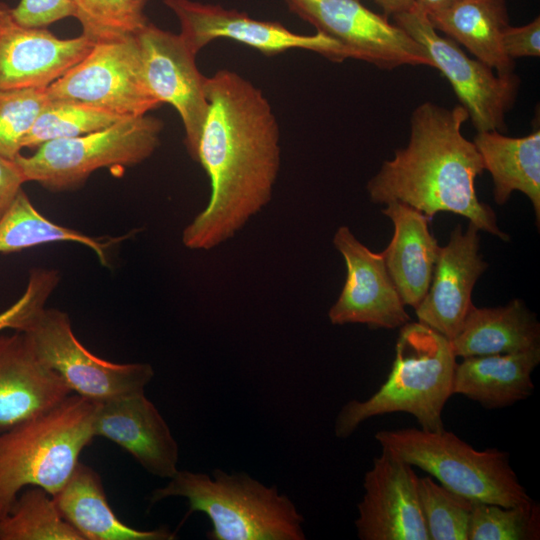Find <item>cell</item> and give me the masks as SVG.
<instances>
[{
	"label": "cell",
	"instance_id": "obj_3",
	"mask_svg": "<svg viewBox=\"0 0 540 540\" xmlns=\"http://www.w3.org/2000/svg\"><path fill=\"white\" fill-rule=\"evenodd\" d=\"M166 485L154 489L149 505L170 498L187 500L184 519L205 514L210 540H305L304 517L277 486L266 485L245 472L211 474L178 470Z\"/></svg>",
	"mask_w": 540,
	"mask_h": 540
},
{
	"label": "cell",
	"instance_id": "obj_5",
	"mask_svg": "<svg viewBox=\"0 0 540 540\" xmlns=\"http://www.w3.org/2000/svg\"><path fill=\"white\" fill-rule=\"evenodd\" d=\"M95 403L70 394L58 405L0 432V518L26 486L57 494L94 437Z\"/></svg>",
	"mask_w": 540,
	"mask_h": 540
},
{
	"label": "cell",
	"instance_id": "obj_33",
	"mask_svg": "<svg viewBox=\"0 0 540 540\" xmlns=\"http://www.w3.org/2000/svg\"><path fill=\"white\" fill-rule=\"evenodd\" d=\"M61 280L60 272L52 268H36L30 272L21 297L0 312V332L6 329L23 332L40 312Z\"/></svg>",
	"mask_w": 540,
	"mask_h": 540
},
{
	"label": "cell",
	"instance_id": "obj_11",
	"mask_svg": "<svg viewBox=\"0 0 540 540\" xmlns=\"http://www.w3.org/2000/svg\"><path fill=\"white\" fill-rule=\"evenodd\" d=\"M288 9L348 48L354 59L381 69L402 65L434 68L426 49L385 16L359 0H285Z\"/></svg>",
	"mask_w": 540,
	"mask_h": 540
},
{
	"label": "cell",
	"instance_id": "obj_4",
	"mask_svg": "<svg viewBox=\"0 0 540 540\" xmlns=\"http://www.w3.org/2000/svg\"><path fill=\"white\" fill-rule=\"evenodd\" d=\"M456 356L451 342L420 322L400 328L386 381L368 399L350 400L338 412L334 434L350 437L366 420L404 412L426 431L444 429L442 412L452 393Z\"/></svg>",
	"mask_w": 540,
	"mask_h": 540
},
{
	"label": "cell",
	"instance_id": "obj_37",
	"mask_svg": "<svg viewBox=\"0 0 540 540\" xmlns=\"http://www.w3.org/2000/svg\"><path fill=\"white\" fill-rule=\"evenodd\" d=\"M386 16H394L411 9L415 0H373Z\"/></svg>",
	"mask_w": 540,
	"mask_h": 540
},
{
	"label": "cell",
	"instance_id": "obj_28",
	"mask_svg": "<svg viewBox=\"0 0 540 540\" xmlns=\"http://www.w3.org/2000/svg\"><path fill=\"white\" fill-rule=\"evenodd\" d=\"M125 118L88 103L49 98L22 145L23 148H37L48 141L104 129Z\"/></svg>",
	"mask_w": 540,
	"mask_h": 540
},
{
	"label": "cell",
	"instance_id": "obj_7",
	"mask_svg": "<svg viewBox=\"0 0 540 540\" xmlns=\"http://www.w3.org/2000/svg\"><path fill=\"white\" fill-rule=\"evenodd\" d=\"M163 122L153 116L122 119L85 135L48 141L15 160L26 182L50 191L81 186L100 168L131 167L148 159L160 143Z\"/></svg>",
	"mask_w": 540,
	"mask_h": 540
},
{
	"label": "cell",
	"instance_id": "obj_2",
	"mask_svg": "<svg viewBox=\"0 0 540 540\" xmlns=\"http://www.w3.org/2000/svg\"><path fill=\"white\" fill-rule=\"evenodd\" d=\"M467 119L461 104L446 108L426 101L417 106L407 145L368 181L369 198L376 204L404 203L430 220L438 212L458 214L508 241L494 210L477 197L475 180L485 169L474 142L461 132Z\"/></svg>",
	"mask_w": 540,
	"mask_h": 540
},
{
	"label": "cell",
	"instance_id": "obj_15",
	"mask_svg": "<svg viewBox=\"0 0 540 540\" xmlns=\"http://www.w3.org/2000/svg\"><path fill=\"white\" fill-rule=\"evenodd\" d=\"M412 467L385 450L374 458L357 504L360 540H429Z\"/></svg>",
	"mask_w": 540,
	"mask_h": 540
},
{
	"label": "cell",
	"instance_id": "obj_38",
	"mask_svg": "<svg viewBox=\"0 0 540 540\" xmlns=\"http://www.w3.org/2000/svg\"><path fill=\"white\" fill-rule=\"evenodd\" d=\"M455 1L456 0H415V3L420 6L427 15H431L445 9Z\"/></svg>",
	"mask_w": 540,
	"mask_h": 540
},
{
	"label": "cell",
	"instance_id": "obj_24",
	"mask_svg": "<svg viewBox=\"0 0 540 540\" xmlns=\"http://www.w3.org/2000/svg\"><path fill=\"white\" fill-rule=\"evenodd\" d=\"M484 169L493 179V195L498 205L505 204L514 191L531 201L537 225L540 221V131L523 137H509L502 132H477L473 140Z\"/></svg>",
	"mask_w": 540,
	"mask_h": 540
},
{
	"label": "cell",
	"instance_id": "obj_9",
	"mask_svg": "<svg viewBox=\"0 0 540 540\" xmlns=\"http://www.w3.org/2000/svg\"><path fill=\"white\" fill-rule=\"evenodd\" d=\"M392 17L398 27L426 49L434 68L447 78L477 132L507 129L506 114L520 88V78L514 72L495 74L487 64L470 58L455 41L438 33L416 3Z\"/></svg>",
	"mask_w": 540,
	"mask_h": 540
},
{
	"label": "cell",
	"instance_id": "obj_34",
	"mask_svg": "<svg viewBox=\"0 0 540 540\" xmlns=\"http://www.w3.org/2000/svg\"><path fill=\"white\" fill-rule=\"evenodd\" d=\"M12 11L21 24L35 28H45L66 17H74L72 0H20Z\"/></svg>",
	"mask_w": 540,
	"mask_h": 540
},
{
	"label": "cell",
	"instance_id": "obj_1",
	"mask_svg": "<svg viewBox=\"0 0 540 540\" xmlns=\"http://www.w3.org/2000/svg\"><path fill=\"white\" fill-rule=\"evenodd\" d=\"M207 117L193 160L211 183L203 211L184 228L191 250H210L233 238L271 200L280 164V129L263 92L240 74L206 77Z\"/></svg>",
	"mask_w": 540,
	"mask_h": 540
},
{
	"label": "cell",
	"instance_id": "obj_23",
	"mask_svg": "<svg viewBox=\"0 0 540 540\" xmlns=\"http://www.w3.org/2000/svg\"><path fill=\"white\" fill-rule=\"evenodd\" d=\"M456 357L524 352L540 347V325L520 299L505 306H472L450 341Z\"/></svg>",
	"mask_w": 540,
	"mask_h": 540
},
{
	"label": "cell",
	"instance_id": "obj_22",
	"mask_svg": "<svg viewBox=\"0 0 540 540\" xmlns=\"http://www.w3.org/2000/svg\"><path fill=\"white\" fill-rule=\"evenodd\" d=\"M62 517L83 540H173L167 527L140 530L123 523L108 503L101 478L79 462L63 488L52 496Z\"/></svg>",
	"mask_w": 540,
	"mask_h": 540
},
{
	"label": "cell",
	"instance_id": "obj_36",
	"mask_svg": "<svg viewBox=\"0 0 540 540\" xmlns=\"http://www.w3.org/2000/svg\"><path fill=\"white\" fill-rule=\"evenodd\" d=\"M25 182L16 160L0 155V218L22 190Z\"/></svg>",
	"mask_w": 540,
	"mask_h": 540
},
{
	"label": "cell",
	"instance_id": "obj_30",
	"mask_svg": "<svg viewBox=\"0 0 540 540\" xmlns=\"http://www.w3.org/2000/svg\"><path fill=\"white\" fill-rule=\"evenodd\" d=\"M418 498L429 540H468L473 500L430 476L418 477Z\"/></svg>",
	"mask_w": 540,
	"mask_h": 540
},
{
	"label": "cell",
	"instance_id": "obj_32",
	"mask_svg": "<svg viewBox=\"0 0 540 540\" xmlns=\"http://www.w3.org/2000/svg\"><path fill=\"white\" fill-rule=\"evenodd\" d=\"M49 97L46 87L0 90V155L15 159Z\"/></svg>",
	"mask_w": 540,
	"mask_h": 540
},
{
	"label": "cell",
	"instance_id": "obj_26",
	"mask_svg": "<svg viewBox=\"0 0 540 540\" xmlns=\"http://www.w3.org/2000/svg\"><path fill=\"white\" fill-rule=\"evenodd\" d=\"M132 235L133 232L117 237H93L57 224L39 212L22 189L0 218V253H14L54 242H71L89 248L101 265L109 267L112 248Z\"/></svg>",
	"mask_w": 540,
	"mask_h": 540
},
{
	"label": "cell",
	"instance_id": "obj_16",
	"mask_svg": "<svg viewBox=\"0 0 540 540\" xmlns=\"http://www.w3.org/2000/svg\"><path fill=\"white\" fill-rule=\"evenodd\" d=\"M94 44L82 34L62 39L46 28L25 26L0 1V90L48 87Z\"/></svg>",
	"mask_w": 540,
	"mask_h": 540
},
{
	"label": "cell",
	"instance_id": "obj_17",
	"mask_svg": "<svg viewBox=\"0 0 540 540\" xmlns=\"http://www.w3.org/2000/svg\"><path fill=\"white\" fill-rule=\"evenodd\" d=\"M479 229L457 225L439 248L428 291L415 308L418 322L452 340L473 306L472 291L488 264L480 254Z\"/></svg>",
	"mask_w": 540,
	"mask_h": 540
},
{
	"label": "cell",
	"instance_id": "obj_31",
	"mask_svg": "<svg viewBox=\"0 0 540 540\" xmlns=\"http://www.w3.org/2000/svg\"><path fill=\"white\" fill-rule=\"evenodd\" d=\"M540 505L535 501L511 507L473 501L468 540H538Z\"/></svg>",
	"mask_w": 540,
	"mask_h": 540
},
{
	"label": "cell",
	"instance_id": "obj_8",
	"mask_svg": "<svg viewBox=\"0 0 540 540\" xmlns=\"http://www.w3.org/2000/svg\"><path fill=\"white\" fill-rule=\"evenodd\" d=\"M34 354L76 394L93 403L144 391L154 377L148 363H113L95 356L77 339L69 315L44 308L23 331Z\"/></svg>",
	"mask_w": 540,
	"mask_h": 540
},
{
	"label": "cell",
	"instance_id": "obj_29",
	"mask_svg": "<svg viewBox=\"0 0 540 540\" xmlns=\"http://www.w3.org/2000/svg\"><path fill=\"white\" fill-rule=\"evenodd\" d=\"M82 35L93 42L135 36L148 23V0H72Z\"/></svg>",
	"mask_w": 540,
	"mask_h": 540
},
{
	"label": "cell",
	"instance_id": "obj_21",
	"mask_svg": "<svg viewBox=\"0 0 540 540\" xmlns=\"http://www.w3.org/2000/svg\"><path fill=\"white\" fill-rule=\"evenodd\" d=\"M539 363L540 347L463 358L455 366L452 393L490 410L514 405L533 393L531 375Z\"/></svg>",
	"mask_w": 540,
	"mask_h": 540
},
{
	"label": "cell",
	"instance_id": "obj_25",
	"mask_svg": "<svg viewBox=\"0 0 540 540\" xmlns=\"http://www.w3.org/2000/svg\"><path fill=\"white\" fill-rule=\"evenodd\" d=\"M428 17L437 31L463 45L497 73L514 72V60L504 52L501 40L509 25L505 0H456Z\"/></svg>",
	"mask_w": 540,
	"mask_h": 540
},
{
	"label": "cell",
	"instance_id": "obj_18",
	"mask_svg": "<svg viewBox=\"0 0 540 540\" xmlns=\"http://www.w3.org/2000/svg\"><path fill=\"white\" fill-rule=\"evenodd\" d=\"M93 434L117 444L148 473L170 479L179 469V447L144 391L95 403Z\"/></svg>",
	"mask_w": 540,
	"mask_h": 540
},
{
	"label": "cell",
	"instance_id": "obj_6",
	"mask_svg": "<svg viewBox=\"0 0 540 540\" xmlns=\"http://www.w3.org/2000/svg\"><path fill=\"white\" fill-rule=\"evenodd\" d=\"M375 439L382 450L473 501L511 507L533 500L511 467L509 454L498 448L476 450L445 429L380 430Z\"/></svg>",
	"mask_w": 540,
	"mask_h": 540
},
{
	"label": "cell",
	"instance_id": "obj_12",
	"mask_svg": "<svg viewBox=\"0 0 540 540\" xmlns=\"http://www.w3.org/2000/svg\"><path fill=\"white\" fill-rule=\"evenodd\" d=\"M164 4L177 16L181 27L179 34L196 55L211 41L227 38L268 56L290 49H304L335 62L354 59L348 48L320 32L297 34L279 22L253 19L244 12L215 4L192 0H164Z\"/></svg>",
	"mask_w": 540,
	"mask_h": 540
},
{
	"label": "cell",
	"instance_id": "obj_20",
	"mask_svg": "<svg viewBox=\"0 0 540 540\" xmlns=\"http://www.w3.org/2000/svg\"><path fill=\"white\" fill-rule=\"evenodd\" d=\"M382 213L394 233L381 252L388 273L404 303L416 308L430 286L440 246L429 230L426 215L401 202L386 204Z\"/></svg>",
	"mask_w": 540,
	"mask_h": 540
},
{
	"label": "cell",
	"instance_id": "obj_13",
	"mask_svg": "<svg viewBox=\"0 0 540 540\" xmlns=\"http://www.w3.org/2000/svg\"><path fill=\"white\" fill-rule=\"evenodd\" d=\"M135 36L147 84L161 104L168 103L177 110L185 130L187 151L194 159L209 109L206 76L196 66V54L180 34L150 22Z\"/></svg>",
	"mask_w": 540,
	"mask_h": 540
},
{
	"label": "cell",
	"instance_id": "obj_35",
	"mask_svg": "<svg viewBox=\"0 0 540 540\" xmlns=\"http://www.w3.org/2000/svg\"><path fill=\"white\" fill-rule=\"evenodd\" d=\"M502 46L506 55L514 60L519 57L540 55V18L530 23L513 27L508 25L502 32Z\"/></svg>",
	"mask_w": 540,
	"mask_h": 540
},
{
	"label": "cell",
	"instance_id": "obj_27",
	"mask_svg": "<svg viewBox=\"0 0 540 540\" xmlns=\"http://www.w3.org/2000/svg\"><path fill=\"white\" fill-rule=\"evenodd\" d=\"M0 540H83L62 517L52 496L36 486L17 498L0 518Z\"/></svg>",
	"mask_w": 540,
	"mask_h": 540
},
{
	"label": "cell",
	"instance_id": "obj_14",
	"mask_svg": "<svg viewBox=\"0 0 540 540\" xmlns=\"http://www.w3.org/2000/svg\"><path fill=\"white\" fill-rule=\"evenodd\" d=\"M333 244L344 258L347 276L338 299L329 309L331 324L359 323L372 329H396L410 322L382 253L368 249L347 226L336 230Z\"/></svg>",
	"mask_w": 540,
	"mask_h": 540
},
{
	"label": "cell",
	"instance_id": "obj_10",
	"mask_svg": "<svg viewBox=\"0 0 540 540\" xmlns=\"http://www.w3.org/2000/svg\"><path fill=\"white\" fill-rule=\"evenodd\" d=\"M46 91L50 99L80 101L126 118L161 105L147 84L136 36L96 42Z\"/></svg>",
	"mask_w": 540,
	"mask_h": 540
},
{
	"label": "cell",
	"instance_id": "obj_19",
	"mask_svg": "<svg viewBox=\"0 0 540 540\" xmlns=\"http://www.w3.org/2000/svg\"><path fill=\"white\" fill-rule=\"evenodd\" d=\"M70 394L62 379L38 360L24 333L0 334V432Z\"/></svg>",
	"mask_w": 540,
	"mask_h": 540
}]
</instances>
